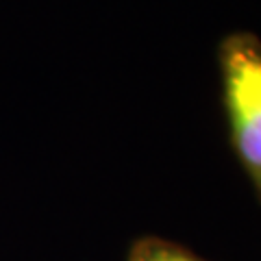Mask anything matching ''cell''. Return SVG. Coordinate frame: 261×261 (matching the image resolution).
I'll return each mask as SVG.
<instances>
[{
	"label": "cell",
	"mask_w": 261,
	"mask_h": 261,
	"mask_svg": "<svg viewBox=\"0 0 261 261\" xmlns=\"http://www.w3.org/2000/svg\"><path fill=\"white\" fill-rule=\"evenodd\" d=\"M218 72L228 142L261 202V39L248 31L222 37Z\"/></svg>",
	"instance_id": "6da1fadb"
},
{
	"label": "cell",
	"mask_w": 261,
	"mask_h": 261,
	"mask_svg": "<svg viewBox=\"0 0 261 261\" xmlns=\"http://www.w3.org/2000/svg\"><path fill=\"white\" fill-rule=\"evenodd\" d=\"M126 261H209V259L196 255L194 250L172 240L157 238V235H144V238L130 244Z\"/></svg>",
	"instance_id": "7a4b0ae2"
}]
</instances>
